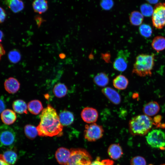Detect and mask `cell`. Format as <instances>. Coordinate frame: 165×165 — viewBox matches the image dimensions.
<instances>
[{"label":"cell","mask_w":165,"mask_h":165,"mask_svg":"<svg viewBox=\"0 0 165 165\" xmlns=\"http://www.w3.org/2000/svg\"><path fill=\"white\" fill-rule=\"evenodd\" d=\"M39 117L40 121L36 127L38 135L53 137L62 134L63 126L56 110L50 105L42 110Z\"/></svg>","instance_id":"cell-1"},{"label":"cell","mask_w":165,"mask_h":165,"mask_svg":"<svg viewBox=\"0 0 165 165\" xmlns=\"http://www.w3.org/2000/svg\"><path fill=\"white\" fill-rule=\"evenodd\" d=\"M154 125L153 119L145 115L133 117L129 123V129L133 136H143L146 134Z\"/></svg>","instance_id":"cell-2"},{"label":"cell","mask_w":165,"mask_h":165,"mask_svg":"<svg viewBox=\"0 0 165 165\" xmlns=\"http://www.w3.org/2000/svg\"><path fill=\"white\" fill-rule=\"evenodd\" d=\"M155 54H141L136 57L132 73L141 77L151 76L154 65Z\"/></svg>","instance_id":"cell-3"},{"label":"cell","mask_w":165,"mask_h":165,"mask_svg":"<svg viewBox=\"0 0 165 165\" xmlns=\"http://www.w3.org/2000/svg\"><path fill=\"white\" fill-rule=\"evenodd\" d=\"M70 151L71 155L67 164L90 165L91 164L92 157L86 150L83 149L75 148L72 149Z\"/></svg>","instance_id":"cell-4"},{"label":"cell","mask_w":165,"mask_h":165,"mask_svg":"<svg viewBox=\"0 0 165 165\" xmlns=\"http://www.w3.org/2000/svg\"><path fill=\"white\" fill-rule=\"evenodd\" d=\"M148 144L152 147L165 149V134L160 129H155L149 132L146 137Z\"/></svg>","instance_id":"cell-5"},{"label":"cell","mask_w":165,"mask_h":165,"mask_svg":"<svg viewBox=\"0 0 165 165\" xmlns=\"http://www.w3.org/2000/svg\"><path fill=\"white\" fill-rule=\"evenodd\" d=\"M104 133L103 127L95 123L86 124L85 126L84 137L89 141H94L100 139Z\"/></svg>","instance_id":"cell-6"},{"label":"cell","mask_w":165,"mask_h":165,"mask_svg":"<svg viewBox=\"0 0 165 165\" xmlns=\"http://www.w3.org/2000/svg\"><path fill=\"white\" fill-rule=\"evenodd\" d=\"M13 130L6 125H0V147H11L15 141Z\"/></svg>","instance_id":"cell-7"},{"label":"cell","mask_w":165,"mask_h":165,"mask_svg":"<svg viewBox=\"0 0 165 165\" xmlns=\"http://www.w3.org/2000/svg\"><path fill=\"white\" fill-rule=\"evenodd\" d=\"M152 20L153 26L157 29H162L165 27V3H160L156 5Z\"/></svg>","instance_id":"cell-8"},{"label":"cell","mask_w":165,"mask_h":165,"mask_svg":"<svg viewBox=\"0 0 165 165\" xmlns=\"http://www.w3.org/2000/svg\"><path fill=\"white\" fill-rule=\"evenodd\" d=\"M130 54V53L128 50H119L113 63L114 68L120 72L124 71L127 68L128 58Z\"/></svg>","instance_id":"cell-9"},{"label":"cell","mask_w":165,"mask_h":165,"mask_svg":"<svg viewBox=\"0 0 165 165\" xmlns=\"http://www.w3.org/2000/svg\"><path fill=\"white\" fill-rule=\"evenodd\" d=\"M81 116L84 122L90 124L96 122L98 118V113L97 110L94 108L86 107L82 111Z\"/></svg>","instance_id":"cell-10"},{"label":"cell","mask_w":165,"mask_h":165,"mask_svg":"<svg viewBox=\"0 0 165 165\" xmlns=\"http://www.w3.org/2000/svg\"><path fill=\"white\" fill-rule=\"evenodd\" d=\"M102 93L113 104H119L121 97L119 94L115 90L109 87H105L101 90Z\"/></svg>","instance_id":"cell-11"},{"label":"cell","mask_w":165,"mask_h":165,"mask_svg":"<svg viewBox=\"0 0 165 165\" xmlns=\"http://www.w3.org/2000/svg\"><path fill=\"white\" fill-rule=\"evenodd\" d=\"M71 155V151L64 147L58 148L55 154L56 158L58 163L61 164L67 165Z\"/></svg>","instance_id":"cell-12"},{"label":"cell","mask_w":165,"mask_h":165,"mask_svg":"<svg viewBox=\"0 0 165 165\" xmlns=\"http://www.w3.org/2000/svg\"><path fill=\"white\" fill-rule=\"evenodd\" d=\"M5 90L9 94L17 92L20 87V83L18 80L13 77H9L6 79L4 83Z\"/></svg>","instance_id":"cell-13"},{"label":"cell","mask_w":165,"mask_h":165,"mask_svg":"<svg viewBox=\"0 0 165 165\" xmlns=\"http://www.w3.org/2000/svg\"><path fill=\"white\" fill-rule=\"evenodd\" d=\"M1 117L3 123L7 125L13 124L16 119L15 112L9 109H5L1 113Z\"/></svg>","instance_id":"cell-14"},{"label":"cell","mask_w":165,"mask_h":165,"mask_svg":"<svg viewBox=\"0 0 165 165\" xmlns=\"http://www.w3.org/2000/svg\"><path fill=\"white\" fill-rule=\"evenodd\" d=\"M160 109V107L158 103L152 101L148 103L144 106L143 111L145 115L151 116L157 114Z\"/></svg>","instance_id":"cell-15"},{"label":"cell","mask_w":165,"mask_h":165,"mask_svg":"<svg viewBox=\"0 0 165 165\" xmlns=\"http://www.w3.org/2000/svg\"><path fill=\"white\" fill-rule=\"evenodd\" d=\"M108 152L109 156L114 160L120 158L123 154L122 148L118 144L110 145L108 148Z\"/></svg>","instance_id":"cell-16"},{"label":"cell","mask_w":165,"mask_h":165,"mask_svg":"<svg viewBox=\"0 0 165 165\" xmlns=\"http://www.w3.org/2000/svg\"><path fill=\"white\" fill-rule=\"evenodd\" d=\"M113 86L116 89L119 90H124L127 87L129 81L124 75H119L116 76L113 80Z\"/></svg>","instance_id":"cell-17"},{"label":"cell","mask_w":165,"mask_h":165,"mask_svg":"<svg viewBox=\"0 0 165 165\" xmlns=\"http://www.w3.org/2000/svg\"><path fill=\"white\" fill-rule=\"evenodd\" d=\"M60 122L63 126H67L72 124L74 119L73 114L71 112L64 110L59 116Z\"/></svg>","instance_id":"cell-18"},{"label":"cell","mask_w":165,"mask_h":165,"mask_svg":"<svg viewBox=\"0 0 165 165\" xmlns=\"http://www.w3.org/2000/svg\"><path fill=\"white\" fill-rule=\"evenodd\" d=\"M6 3L13 12L17 13L24 8V5L21 0H6Z\"/></svg>","instance_id":"cell-19"},{"label":"cell","mask_w":165,"mask_h":165,"mask_svg":"<svg viewBox=\"0 0 165 165\" xmlns=\"http://www.w3.org/2000/svg\"><path fill=\"white\" fill-rule=\"evenodd\" d=\"M27 106L29 112L34 115L38 114L43 109L42 103L37 100L31 101L28 103Z\"/></svg>","instance_id":"cell-20"},{"label":"cell","mask_w":165,"mask_h":165,"mask_svg":"<svg viewBox=\"0 0 165 165\" xmlns=\"http://www.w3.org/2000/svg\"><path fill=\"white\" fill-rule=\"evenodd\" d=\"M12 107L14 111L18 113H27V105L22 100L17 99L14 101L13 103Z\"/></svg>","instance_id":"cell-21"},{"label":"cell","mask_w":165,"mask_h":165,"mask_svg":"<svg viewBox=\"0 0 165 165\" xmlns=\"http://www.w3.org/2000/svg\"><path fill=\"white\" fill-rule=\"evenodd\" d=\"M32 6L34 11L39 14L45 12L48 8L47 2L46 0H35Z\"/></svg>","instance_id":"cell-22"},{"label":"cell","mask_w":165,"mask_h":165,"mask_svg":"<svg viewBox=\"0 0 165 165\" xmlns=\"http://www.w3.org/2000/svg\"><path fill=\"white\" fill-rule=\"evenodd\" d=\"M152 46L153 50L157 52L165 49V38L163 36H158L153 39Z\"/></svg>","instance_id":"cell-23"},{"label":"cell","mask_w":165,"mask_h":165,"mask_svg":"<svg viewBox=\"0 0 165 165\" xmlns=\"http://www.w3.org/2000/svg\"><path fill=\"white\" fill-rule=\"evenodd\" d=\"M93 81L98 86L104 87L108 83L109 79L106 73L102 72L97 74L94 77Z\"/></svg>","instance_id":"cell-24"},{"label":"cell","mask_w":165,"mask_h":165,"mask_svg":"<svg viewBox=\"0 0 165 165\" xmlns=\"http://www.w3.org/2000/svg\"><path fill=\"white\" fill-rule=\"evenodd\" d=\"M144 19L143 15L139 12L133 11L129 16V20L131 24L138 26L141 24Z\"/></svg>","instance_id":"cell-25"},{"label":"cell","mask_w":165,"mask_h":165,"mask_svg":"<svg viewBox=\"0 0 165 165\" xmlns=\"http://www.w3.org/2000/svg\"><path fill=\"white\" fill-rule=\"evenodd\" d=\"M68 91L66 86L64 84L59 83L55 85L53 89L55 96L58 98H61L65 96Z\"/></svg>","instance_id":"cell-26"},{"label":"cell","mask_w":165,"mask_h":165,"mask_svg":"<svg viewBox=\"0 0 165 165\" xmlns=\"http://www.w3.org/2000/svg\"><path fill=\"white\" fill-rule=\"evenodd\" d=\"M2 155L5 160L10 165L14 164L17 159L16 153L11 150L5 151Z\"/></svg>","instance_id":"cell-27"},{"label":"cell","mask_w":165,"mask_h":165,"mask_svg":"<svg viewBox=\"0 0 165 165\" xmlns=\"http://www.w3.org/2000/svg\"><path fill=\"white\" fill-rule=\"evenodd\" d=\"M24 132L26 137L31 139L35 138L38 134L37 128L31 125H26L24 127Z\"/></svg>","instance_id":"cell-28"},{"label":"cell","mask_w":165,"mask_h":165,"mask_svg":"<svg viewBox=\"0 0 165 165\" xmlns=\"http://www.w3.org/2000/svg\"><path fill=\"white\" fill-rule=\"evenodd\" d=\"M139 30L141 35L144 37L149 38L152 34V28L147 24H141L139 27Z\"/></svg>","instance_id":"cell-29"},{"label":"cell","mask_w":165,"mask_h":165,"mask_svg":"<svg viewBox=\"0 0 165 165\" xmlns=\"http://www.w3.org/2000/svg\"><path fill=\"white\" fill-rule=\"evenodd\" d=\"M141 13L143 16H150L152 15L154 9L152 6L148 4L145 3L140 6Z\"/></svg>","instance_id":"cell-30"},{"label":"cell","mask_w":165,"mask_h":165,"mask_svg":"<svg viewBox=\"0 0 165 165\" xmlns=\"http://www.w3.org/2000/svg\"><path fill=\"white\" fill-rule=\"evenodd\" d=\"M8 56L9 61L13 63H18L20 61L21 58L20 53L16 50L10 51L9 53Z\"/></svg>","instance_id":"cell-31"},{"label":"cell","mask_w":165,"mask_h":165,"mask_svg":"<svg viewBox=\"0 0 165 165\" xmlns=\"http://www.w3.org/2000/svg\"><path fill=\"white\" fill-rule=\"evenodd\" d=\"M131 165H146L145 159L143 157L137 156L133 158L130 160Z\"/></svg>","instance_id":"cell-32"},{"label":"cell","mask_w":165,"mask_h":165,"mask_svg":"<svg viewBox=\"0 0 165 165\" xmlns=\"http://www.w3.org/2000/svg\"><path fill=\"white\" fill-rule=\"evenodd\" d=\"M113 161L108 159L103 160L101 161L99 158L91 162L90 165H113Z\"/></svg>","instance_id":"cell-33"},{"label":"cell","mask_w":165,"mask_h":165,"mask_svg":"<svg viewBox=\"0 0 165 165\" xmlns=\"http://www.w3.org/2000/svg\"><path fill=\"white\" fill-rule=\"evenodd\" d=\"M101 5L102 7L104 9L108 10L112 6L113 2L112 0H102Z\"/></svg>","instance_id":"cell-34"},{"label":"cell","mask_w":165,"mask_h":165,"mask_svg":"<svg viewBox=\"0 0 165 165\" xmlns=\"http://www.w3.org/2000/svg\"><path fill=\"white\" fill-rule=\"evenodd\" d=\"M6 16V14L5 10L2 7H0V23L4 22Z\"/></svg>","instance_id":"cell-35"},{"label":"cell","mask_w":165,"mask_h":165,"mask_svg":"<svg viewBox=\"0 0 165 165\" xmlns=\"http://www.w3.org/2000/svg\"><path fill=\"white\" fill-rule=\"evenodd\" d=\"M161 119L162 116L160 115H158L155 116L153 119L154 125H157L160 123Z\"/></svg>","instance_id":"cell-36"},{"label":"cell","mask_w":165,"mask_h":165,"mask_svg":"<svg viewBox=\"0 0 165 165\" xmlns=\"http://www.w3.org/2000/svg\"><path fill=\"white\" fill-rule=\"evenodd\" d=\"M6 106L3 100L0 98V113H2L5 108Z\"/></svg>","instance_id":"cell-37"},{"label":"cell","mask_w":165,"mask_h":165,"mask_svg":"<svg viewBox=\"0 0 165 165\" xmlns=\"http://www.w3.org/2000/svg\"><path fill=\"white\" fill-rule=\"evenodd\" d=\"M0 165H10L7 163L3 158V155L0 154Z\"/></svg>","instance_id":"cell-38"},{"label":"cell","mask_w":165,"mask_h":165,"mask_svg":"<svg viewBox=\"0 0 165 165\" xmlns=\"http://www.w3.org/2000/svg\"><path fill=\"white\" fill-rule=\"evenodd\" d=\"M5 53V51L2 45L0 43V60L1 57Z\"/></svg>","instance_id":"cell-39"},{"label":"cell","mask_w":165,"mask_h":165,"mask_svg":"<svg viewBox=\"0 0 165 165\" xmlns=\"http://www.w3.org/2000/svg\"><path fill=\"white\" fill-rule=\"evenodd\" d=\"M149 3L152 4H155L158 3L159 0H146Z\"/></svg>","instance_id":"cell-40"},{"label":"cell","mask_w":165,"mask_h":165,"mask_svg":"<svg viewBox=\"0 0 165 165\" xmlns=\"http://www.w3.org/2000/svg\"><path fill=\"white\" fill-rule=\"evenodd\" d=\"M156 126L157 127H159L162 128H165V123L162 124L160 123Z\"/></svg>","instance_id":"cell-41"},{"label":"cell","mask_w":165,"mask_h":165,"mask_svg":"<svg viewBox=\"0 0 165 165\" xmlns=\"http://www.w3.org/2000/svg\"><path fill=\"white\" fill-rule=\"evenodd\" d=\"M3 37V33L0 30V42L2 41Z\"/></svg>","instance_id":"cell-42"},{"label":"cell","mask_w":165,"mask_h":165,"mask_svg":"<svg viewBox=\"0 0 165 165\" xmlns=\"http://www.w3.org/2000/svg\"><path fill=\"white\" fill-rule=\"evenodd\" d=\"M60 57L62 59H63L65 57V55L64 54H63V53H61L60 55Z\"/></svg>","instance_id":"cell-43"},{"label":"cell","mask_w":165,"mask_h":165,"mask_svg":"<svg viewBox=\"0 0 165 165\" xmlns=\"http://www.w3.org/2000/svg\"><path fill=\"white\" fill-rule=\"evenodd\" d=\"M160 165H165V164H161Z\"/></svg>","instance_id":"cell-44"}]
</instances>
